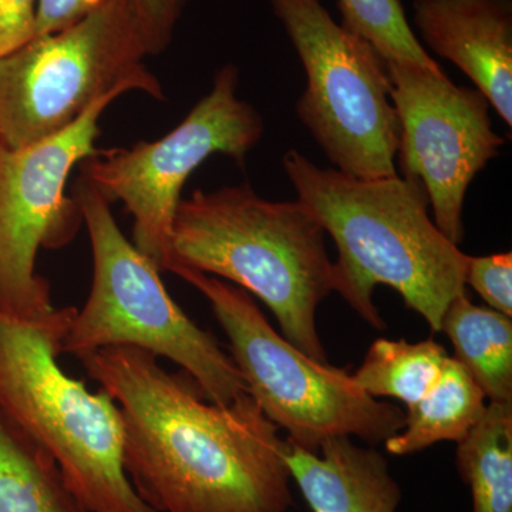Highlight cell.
<instances>
[{"instance_id": "obj_19", "label": "cell", "mask_w": 512, "mask_h": 512, "mask_svg": "<svg viewBox=\"0 0 512 512\" xmlns=\"http://www.w3.org/2000/svg\"><path fill=\"white\" fill-rule=\"evenodd\" d=\"M338 6L342 16L340 23L366 40L384 63L441 69L410 26L402 0H338Z\"/></svg>"}, {"instance_id": "obj_11", "label": "cell", "mask_w": 512, "mask_h": 512, "mask_svg": "<svg viewBox=\"0 0 512 512\" xmlns=\"http://www.w3.org/2000/svg\"><path fill=\"white\" fill-rule=\"evenodd\" d=\"M384 64L399 117L403 178L421 184L434 224L460 245L468 187L505 143L493 130L490 103L477 89L456 86L443 69Z\"/></svg>"}, {"instance_id": "obj_5", "label": "cell", "mask_w": 512, "mask_h": 512, "mask_svg": "<svg viewBox=\"0 0 512 512\" xmlns=\"http://www.w3.org/2000/svg\"><path fill=\"white\" fill-rule=\"evenodd\" d=\"M76 201L92 245L93 281L62 353L80 359L99 349L131 346L180 366L212 403L227 406L247 394L231 355L171 298L160 269L114 220L110 202L83 178L77 183Z\"/></svg>"}, {"instance_id": "obj_9", "label": "cell", "mask_w": 512, "mask_h": 512, "mask_svg": "<svg viewBox=\"0 0 512 512\" xmlns=\"http://www.w3.org/2000/svg\"><path fill=\"white\" fill-rule=\"evenodd\" d=\"M238 84V67L227 64L215 74L211 92L167 136L100 150L80 163V178L133 215V244L160 272L167 271L171 225L190 175L212 154L244 163L264 136V119L239 99Z\"/></svg>"}, {"instance_id": "obj_12", "label": "cell", "mask_w": 512, "mask_h": 512, "mask_svg": "<svg viewBox=\"0 0 512 512\" xmlns=\"http://www.w3.org/2000/svg\"><path fill=\"white\" fill-rule=\"evenodd\" d=\"M424 45L466 74L512 126V0H414Z\"/></svg>"}, {"instance_id": "obj_23", "label": "cell", "mask_w": 512, "mask_h": 512, "mask_svg": "<svg viewBox=\"0 0 512 512\" xmlns=\"http://www.w3.org/2000/svg\"><path fill=\"white\" fill-rule=\"evenodd\" d=\"M109 0H37L36 36L59 32Z\"/></svg>"}, {"instance_id": "obj_15", "label": "cell", "mask_w": 512, "mask_h": 512, "mask_svg": "<svg viewBox=\"0 0 512 512\" xmlns=\"http://www.w3.org/2000/svg\"><path fill=\"white\" fill-rule=\"evenodd\" d=\"M454 359L476 380L490 402H512V320L457 296L441 320Z\"/></svg>"}, {"instance_id": "obj_7", "label": "cell", "mask_w": 512, "mask_h": 512, "mask_svg": "<svg viewBox=\"0 0 512 512\" xmlns=\"http://www.w3.org/2000/svg\"><path fill=\"white\" fill-rule=\"evenodd\" d=\"M133 0H109L59 32L0 60V141L30 146L72 126L111 93L165 100Z\"/></svg>"}, {"instance_id": "obj_13", "label": "cell", "mask_w": 512, "mask_h": 512, "mask_svg": "<svg viewBox=\"0 0 512 512\" xmlns=\"http://www.w3.org/2000/svg\"><path fill=\"white\" fill-rule=\"evenodd\" d=\"M286 463L313 512H397L402 501L383 454L349 437L326 441L319 453L289 443Z\"/></svg>"}, {"instance_id": "obj_8", "label": "cell", "mask_w": 512, "mask_h": 512, "mask_svg": "<svg viewBox=\"0 0 512 512\" xmlns=\"http://www.w3.org/2000/svg\"><path fill=\"white\" fill-rule=\"evenodd\" d=\"M268 2L305 70L296 113L320 150L359 180L397 175L400 123L382 57L320 0Z\"/></svg>"}, {"instance_id": "obj_3", "label": "cell", "mask_w": 512, "mask_h": 512, "mask_svg": "<svg viewBox=\"0 0 512 512\" xmlns=\"http://www.w3.org/2000/svg\"><path fill=\"white\" fill-rule=\"evenodd\" d=\"M325 234L302 201L265 200L248 183L195 190L175 211L167 272L227 279L271 309L288 342L326 363L316 326L333 292Z\"/></svg>"}, {"instance_id": "obj_6", "label": "cell", "mask_w": 512, "mask_h": 512, "mask_svg": "<svg viewBox=\"0 0 512 512\" xmlns=\"http://www.w3.org/2000/svg\"><path fill=\"white\" fill-rule=\"evenodd\" d=\"M174 274L210 302L249 396L288 433L289 443L319 453L332 439L355 437L376 446L403 429L406 414L399 407L363 392L346 370L293 346L244 289L192 269Z\"/></svg>"}, {"instance_id": "obj_18", "label": "cell", "mask_w": 512, "mask_h": 512, "mask_svg": "<svg viewBox=\"0 0 512 512\" xmlns=\"http://www.w3.org/2000/svg\"><path fill=\"white\" fill-rule=\"evenodd\" d=\"M447 357V350L433 339H377L352 377L369 396L390 397L410 407L439 382Z\"/></svg>"}, {"instance_id": "obj_10", "label": "cell", "mask_w": 512, "mask_h": 512, "mask_svg": "<svg viewBox=\"0 0 512 512\" xmlns=\"http://www.w3.org/2000/svg\"><path fill=\"white\" fill-rule=\"evenodd\" d=\"M120 96L97 100L39 143L12 148L0 141V312L10 318L35 320L55 309L49 281L36 272L37 254L69 244L82 224L64 188L77 164L100 153L101 114Z\"/></svg>"}, {"instance_id": "obj_1", "label": "cell", "mask_w": 512, "mask_h": 512, "mask_svg": "<svg viewBox=\"0 0 512 512\" xmlns=\"http://www.w3.org/2000/svg\"><path fill=\"white\" fill-rule=\"evenodd\" d=\"M123 419L128 480L156 512H288V440L249 394L205 399L187 373L158 357L111 346L80 357Z\"/></svg>"}, {"instance_id": "obj_20", "label": "cell", "mask_w": 512, "mask_h": 512, "mask_svg": "<svg viewBox=\"0 0 512 512\" xmlns=\"http://www.w3.org/2000/svg\"><path fill=\"white\" fill-rule=\"evenodd\" d=\"M466 285L484 299L488 308L512 318V254L468 256Z\"/></svg>"}, {"instance_id": "obj_4", "label": "cell", "mask_w": 512, "mask_h": 512, "mask_svg": "<svg viewBox=\"0 0 512 512\" xmlns=\"http://www.w3.org/2000/svg\"><path fill=\"white\" fill-rule=\"evenodd\" d=\"M77 308L19 320L0 312V412L55 458L89 512H156L128 480L123 419L57 362Z\"/></svg>"}, {"instance_id": "obj_2", "label": "cell", "mask_w": 512, "mask_h": 512, "mask_svg": "<svg viewBox=\"0 0 512 512\" xmlns=\"http://www.w3.org/2000/svg\"><path fill=\"white\" fill-rule=\"evenodd\" d=\"M282 167L302 201L338 248L333 292H338L375 329L384 322L373 295L394 289L433 332L450 303L466 293L468 255L437 228L426 191L399 174L359 180L322 168L298 150Z\"/></svg>"}, {"instance_id": "obj_21", "label": "cell", "mask_w": 512, "mask_h": 512, "mask_svg": "<svg viewBox=\"0 0 512 512\" xmlns=\"http://www.w3.org/2000/svg\"><path fill=\"white\" fill-rule=\"evenodd\" d=\"M187 0H133L151 55L163 52Z\"/></svg>"}, {"instance_id": "obj_14", "label": "cell", "mask_w": 512, "mask_h": 512, "mask_svg": "<svg viewBox=\"0 0 512 512\" xmlns=\"http://www.w3.org/2000/svg\"><path fill=\"white\" fill-rule=\"evenodd\" d=\"M476 380L454 357H447L439 382L407 407L404 427L384 444L393 456H410L441 441H461L483 419L487 403Z\"/></svg>"}, {"instance_id": "obj_22", "label": "cell", "mask_w": 512, "mask_h": 512, "mask_svg": "<svg viewBox=\"0 0 512 512\" xmlns=\"http://www.w3.org/2000/svg\"><path fill=\"white\" fill-rule=\"evenodd\" d=\"M37 0H0V60L36 33Z\"/></svg>"}, {"instance_id": "obj_17", "label": "cell", "mask_w": 512, "mask_h": 512, "mask_svg": "<svg viewBox=\"0 0 512 512\" xmlns=\"http://www.w3.org/2000/svg\"><path fill=\"white\" fill-rule=\"evenodd\" d=\"M457 470L470 487L473 512H512V402H490L458 441Z\"/></svg>"}, {"instance_id": "obj_16", "label": "cell", "mask_w": 512, "mask_h": 512, "mask_svg": "<svg viewBox=\"0 0 512 512\" xmlns=\"http://www.w3.org/2000/svg\"><path fill=\"white\" fill-rule=\"evenodd\" d=\"M0 512H89L49 451L2 412Z\"/></svg>"}]
</instances>
